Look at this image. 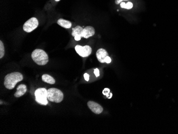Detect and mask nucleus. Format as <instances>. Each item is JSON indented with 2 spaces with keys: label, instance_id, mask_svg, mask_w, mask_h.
<instances>
[{
  "label": "nucleus",
  "instance_id": "4",
  "mask_svg": "<svg viewBox=\"0 0 178 134\" xmlns=\"http://www.w3.org/2000/svg\"><path fill=\"white\" fill-rule=\"evenodd\" d=\"M35 101L38 103L47 105L48 104V90L44 88H40L36 90L35 92Z\"/></svg>",
  "mask_w": 178,
  "mask_h": 134
},
{
  "label": "nucleus",
  "instance_id": "15",
  "mask_svg": "<svg viewBox=\"0 0 178 134\" xmlns=\"http://www.w3.org/2000/svg\"><path fill=\"white\" fill-rule=\"evenodd\" d=\"M103 94L104 95L106 96V97L108 98V99H110L112 97V93H110V89H109L108 88H105L104 89L103 92Z\"/></svg>",
  "mask_w": 178,
  "mask_h": 134
},
{
  "label": "nucleus",
  "instance_id": "10",
  "mask_svg": "<svg viewBox=\"0 0 178 134\" xmlns=\"http://www.w3.org/2000/svg\"><path fill=\"white\" fill-rule=\"evenodd\" d=\"M27 92V87L26 85H19L18 87L17 88V92L14 94V97L17 98L23 96V95L26 93Z\"/></svg>",
  "mask_w": 178,
  "mask_h": 134
},
{
  "label": "nucleus",
  "instance_id": "17",
  "mask_svg": "<svg viewBox=\"0 0 178 134\" xmlns=\"http://www.w3.org/2000/svg\"><path fill=\"white\" fill-rule=\"evenodd\" d=\"M94 74H95L96 77H98L100 75L99 70L98 69H97V68H96V69L94 70Z\"/></svg>",
  "mask_w": 178,
  "mask_h": 134
},
{
  "label": "nucleus",
  "instance_id": "20",
  "mask_svg": "<svg viewBox=\"0 0 178 134\" xmlns=\"http://www.w3.org/2000/svg\"><path fill=\"white\" fill-rule=\"evenodd\" d=\"M111 61H112V59L110 58V57L108 56L107 58V59H106V63L109 64L111 63Z\"/></svg>",
  "mask_w": 178,
  "mask_h": 134
},
{
  "label": "nucleus",
  "instance_id": "12",
  "mask_svg": "<svg viewBox=\"0 0 178 134\" xmlns=\"http://www.w3.org/2000/svg\"><path fill=\"white\" fill-rule=\"evenodd\" d=\"M83 28L81 26H77L73 28V32L72 35L74 37L75 36H80L82 38V32Z\"/></svg>",
  "mask_w": 178,
  "mask_h": 134
},
{
  "label": "nucleus",
  "instance_id": "8",
  "mask_svg": "<svg viewBox=\"0 0 178 134\" xmlns=\"http://www.w3.org/2000/svg\"><path fill=\"white\" fill-rule=\"evenodd\" d=\"M96 56L99 61H100L101 63H106V61L107 58L108 57V52L104 49L100 48L97 50L96 52Z\"/></svg>",
  "mask_w": 178,
  "mask_h": 134
},
{
  "label": "nucleus",
  "instance_id": "21",
  "mask_svg": "<svg viewBox=\"0 0 178 134\" xmlns=\"http://www.w3.org/2000/svg\"><path fill=\"white\" fill-rule=\"evenodd\" d=\"M123 1H129V0H115V2L116 5H118L123 2Z\"/></svg>",
  "mask_w": 178,
  "mask_h": 134
},
{
  "label": "nucleus",
  "instance_id": "23",
  "mask_svg": "<svg viewBox=\"0 0 178 134\" xmlns=\"http://www.w3.org/2000/svg\"><path fill=\"white\" fill-rule=\"evenodd\" d=\"M55 1H57V2H58V1H59L60 0H55Z\"/></svg>",
  "mask_w": 178,
  "mask_h": 134
},
{
  "label": "nucleus",
  "instance_id": "13",
  "mask_svg": "<svg viewBox=\"0 0 178 134\" xmlns=\"http://www.w3.org/2000/svg\"><path fill=\"white\" fill-rule=\"evenodd\" d=\"M42 79L43 82L49 83L51 85H54L56 83V81L54 80V78L48 74L43 75L42 76Z\"/></svg>",
  "mask_w": 178,
  "mask_h": 134
},
{
  "label": "nucleus",
  "instance_id": "1",
  "mask_svg": "<svg viewBox=\"0 0 178 134\" xmlns=\"http://www.w3.org/2000/svg\"><path fill=\"white\" fill-rule=\"evenodd\" d=\"M23 80V75L19 72L10 73L5 76L4 85L8 89L11 90L14 88L17 83Z\"/></svg>",
  "mask_w": 178,
  "mask_h": 134
},
{
  "label": "nucleus",
  "instance_id": "7",
  "mask_svg": "<svg viewBox=\"0 0 178 134\" xmlns=\"http://www.w3.org/2000/svg\"><path fill=\"white\" fill-rule=\"evenodd\" d=\"M87 106L95 114H99L103 111V107L99 104L93 101H89L87 103Z\"/></svg>",
  "mask_w": 178,
  "mask_h": 134
},
{
  "label": "nucleus",
  "instance_id": "14",
  "mask_svg": "<svg viewBox=\"0 0 178 134\" xmlns=\"http://www.w3.org/2000/svg\"><path fill=\"white\" fill-rule=\"evenodd\" d=\"M5 47L2 41H0V58H2L5 55Z\"/></svg>",
  "mask_w": 178,
  "mask_h": 134
},
{
  "label": "nucleus",
  "instance_id": "18",
  "mask_svg": "<svg viewBox=\"0 0 178 134\" xmlns=\"http://www.w3.org/2000/svg\"><path fill=\"white\" fill-rule=\"evenodd\" d=\"M84 77L85 80H86L87 81H89L90 75L87 73H85L84 74Z\"/></svg>",
  "mask_w": 178,
  "mask_h": 134
},
{
  "label": "nucleus",
  "instance_id": "11",
  "mask_svg": "<svg viewBox=\"0 0 178 134\" xmlns=\"http://www.w3.org/2000/svg\"><path fill=\"white\" fill-rule=\"evenodd\" d=\"M57 23L59 25L63 27V28H67V29L71 28L72 25V24L70 21L63 19V18L59 19L57 21Z\"/></svg>",
  "mask_w": 178,
  "mask_h": 134
},
{
  "label": "nucleus",
  "instance_id": "3",
  "mask_svg": "<svg viewBox=\"0 0 178 134\" xmlns=\"http://www.w3.org/2000/svg\"><path fill=\"white\" fill-rule=\"evenodd\" d=\"M63 99V94L61 90L54 88L48 90V99L50 101L59 103Z\"/></svg>",
  "mask_w": 178,
  "mask_h": 134
},
{
  "label": "nucleus",
  "instance_id": "2",
  "mask_svg": "<svg viewBox=\"0 0 178 134\" xmlns=\"http://www.w3.org/2000/svg\"><path fill=\"white\" fill-rule=\"evenodd\" d=\"M32 58L38 65H45L49 61V57L46 52L40 49L33 51L32 54Z\"/></svg>",
  "mask_w": 178,
  "mask_h": 134
},
{
  "label": "nucleus",
  "instance_id": "22",
  "mask_svg": "<svg viewBox=\"0 0 178 134\" xmlns=\"http://www.w3.org/2000/svg\"><path fill=\"white\" fill-rule=\"evenodd\" d=\"M74 38H75V40L76 41H80L81 39V37H80V36H75Z\"/></svg>",
  "mask_w": 178,
  "mask_h": 134
},
{
  "label": "nucleus",
  "instance_id": "16",
  "mask_svg": "<svg viewBox=\"0 0 178 134\" xmlns=\"http://www.w3.org/2000/svg\"><path fill=\"white\" fill-rule=\"evenodd\" d=\"M133 7V4H132V3L131 2H128L126 3V6H125V9H132Z\"/></svg>",
  "mask_w": 178,
  "mask_h": 134
},
{
  "label": "nucleus",
  "instance_id": "19",
  "mask_svg": "<svg viewBox=\"0 0 178 134\" xmlns=\"http://www.w3.org/2000/svg\"><path fill=\"white\" fill-rule=\"evenodd\" d=\"M120 6H121V7L122 8H124L125 9V6H126V3L124 2H122L120 3Z\"/></svg>",
  "mask_w": 178,
  "mask_h": 134
},
{
  "label": "nucleus",
  "instance_id": "6",
  "mask_svg": "<svg viewBox=\"0 0 178 134\" xmlns=\"http://www.w3.org/2000/svg\"><path fill=\"white\" fill-rule=\"evenodd\" d=\"M75 49L78 54L82 57H87L91 54V48L89 45H85L84 47H82L80 45H76Z\"/></svg>",
  "mask_w": 178,
  "mask_h": 134
},
{
  "label": "nucleus",
  "instance_id": "5",
  "mask_svg": "<svg viewBox=\"0 0 178 134\" xmlns=\"http://www.w3.org/2000/svg\"><path fill=\"white\" fill-rule=\"evenodd\" d=\"M38 26V21L37 18L32 17L25 22L23 26V31L27 33H30L34 31Z\"/></svg>",
  "mask_w": 178,
  "mask_h": 134
},
{
  "label": "nucleus",
  "instance_id": "9",
  "mask_svg": "<svg viewBox=\"0 0 178 134\" xmlns=\"http://www.w3.org/2000/svg\"><path fill=\"white\" fill-rule=\"evenodd\" d=\"M95 34V30L92 26H87L84 28H83L82 32V37L87 39L91 36H94Z\"/></svg>",
  "mask_w": 178,
  "mask_h": 134
}]
</instances>
